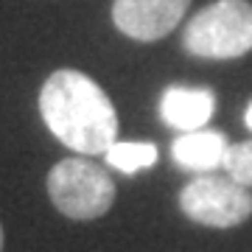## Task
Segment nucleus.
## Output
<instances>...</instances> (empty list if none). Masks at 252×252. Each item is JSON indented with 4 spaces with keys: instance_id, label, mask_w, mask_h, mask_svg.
Masks as SVG:
<instances>
[{
    "instance_id": "nucleus-7",
    "label": "nucleus",
    "mask_w": 252,
    "mask_h": 252,
    "mask_svg": "<svg viewBox=\"0 0 252 252\" xmlns=\"http://www.w3.org/2000/svg\"><path fill=\"white\" fill-rule=\"evenodd\" d=\"M230 149L224 132L216 129H196V132H182L171 143V160L188 171L210 174L213 168H221Z\"/></svg>"
},
{
    "instance_id": "nucleus-3",
    "label": "nucleus",
    "mask_w": 252,
    "mask_h": 252,
    "mask_svg": "<svg viewBox=\"0 0 252 252\" xmlns=\"http://www.w3.org/2000/svg\"><path fill=\"white\" fill-rule=\"evenodd\" d=\"M48 193L59 213L76 221H90L112 207L115 180L87 157H67L48 174Z\"/></svg>"
},
{
    "instance_id": "nucleus-1",
    "label": "nucleus",
    "mask_w": 252,
    "mask_h": 252,
    "mask_svg": "<svg viewBox=\"0 0 252 252\" xmlns=\"http://www.w3.org/2000/svg\"><path fill=\"white\" fill-rule=\"evenodd\" d=\"M39 112L56 140L84 157L107 154L118 140V112L87 73H51L39 90Z\"/></svg>"
},
{
    "instance_id": "nucleus-8",
    "label": "nucleus",
    "mask_w": 252,
    "mask_h": 252,
    "mask_svg": "<svg viewBox=\"0 0 252 252\" xmlns=\"http://www.w3.org/2000/svg\"><path fill=\"white\" fill-rule=\"evenodd\" d=\"M107 162L124 174H137L143 168H152L157 162V146L146 143V140H140V143H132V140L129 143H118L115 140L107 149Z\"/></svg>"
},
{
    "instance_id": "nucleus-9",
    "label": "nucleus",
    "mask_w": 252,
    "mask_h": 252,
    "mask_svg": "<svg viewBox=\"0 0 252 252\" xmlns=\"http://www.w3.org/2000/svg\"><path fill=\"white\" fill-rule=\"evenodd\" d=\"M221 168H224V174H230L235 182H241L244 188H252V140L230 143Z\"/></svg>"
},
{
    "instance_id": "nucleus-2",
    "label": "nucleus",
    "mask_w": 252,
    "mask_h": 252,
    "mask_svg": "<svg viewBox=\"0 0 252 252\" xmlns=\"http://www.w3.org/2000/svg\"><path fill=\"white\" fill-rule=\"evenodd\" d=\"M182 48L199 59H238L252 51V3L216 0L196 11L182 34Z\"/></svg>"
},
{
    "instance_id": "nucleus-11",
    "label": "nucleus",
    "mask_w": 252,
    "mask_h": 252,
    "mask_svg": "<svg viewBox=\"0 0 252 252\" xmlns=\"http://www.w3.org/2000/svg\"><path fill=\"white\" fill-rule=\"evenodd\" d=\"M0 252H3V227H0Z\"/></svg>"
},
{
    "instance_id": "nucleus-10",
    "label": "nucleus",
    "mask_w": 252,
    "mask_h": 252,
    "mask_svg": "<svg viewBox=\"0 0 252 252\" xmlns=\"http://www.w3.org/2000/svg\"><path fill=\"white\" fill-rule=\"evenodd\" d=\"M244 121H247V126L252 129V104L247 107V112H244Z\"/></svg>"
},
{
    "instance_id": "nucleus-6",
    "label": "nucleus",
    "mask_w": 252,
    "mask_h": 252,
    "mask_svg": "<svg viewBox=\"0 0 252 252\" xmlns=\"http://www.w3.org/2000/svg\"><path fill=\"white\" fill-rule=\"evenodd\" d=\"M216 95L207 87H180L171 84L160 98V118L177 132H196L213 118Z\"/></svg>"
},
{
    "instance_id": "nucleus-5",
    "label": "nucleus",
    "mask_w": 252,
    "mask_h": 252,
    "mask_svg": "<svg viewBox=\"0 0 252 252\" xmlns=\"http://www.w3.org/2000/svg\"><path fill=\"white\" fill-rule=\"evenodd\" d=\"M188 6L190 0H115L112 23L137 42H154L180 26Z\"/></svg>"
},
{
    "instance_id": "nucleus-4",
    "label": "nucleus",
    "mask_w": 252,
    "mask_h": 252,
    "mask_svg": "<svg viewBox=\"0 0 252 252\" xmlns=\"http://www.w3.org/2000/svg\"><path fill=\"white\" fill-rule=\"evenodd\" d=\"M182 213L202 227H238L252 216V193L230 174H199L180 190Z\"/></svg>"
}]
</instances>
